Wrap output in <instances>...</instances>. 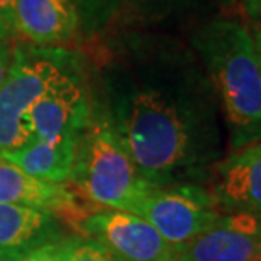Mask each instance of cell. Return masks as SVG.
I'll return each instance as SVG.
<instances>
[{"label": "cell", "mask_w": 261, "mask_h": 261, "mask_svg": "<svg viewBox=\"0 0 261 261\" xmlns=\"http://www.w3.org/2000/svg\"><path fill=\"white\" fill-rule=\"evenodd\" d=\"M81 19V37L96 39L113 27L123 0H74Z\"/></svg>", "instance_id": "5bb4252c"}, {"label": "cell", "mask_w": 261, "mask_h": 261, "mask_svg": "<svg viewBox=\"0 0 261 261\" xmlns=\"http://www.w3.org/2000/svg\"><path fill=\"white\" fill-rule=\"evenodd\" d=\"M69 180L94 204L128 213H135L138 204L153 189L140 175L93 101L88 123L77 137Z\"/></svg>", "instance_id": "3957f363"}, {"label": "cell", "mask_w": 261, "mask_h": 261, "mask_svg": "<svg viewBox=\"0 0 261 261\" xmlns=\"http://www.w3.org/2000/svg\"><path fill=\"white\" fill-rule=\"evenodd\" d=\"M175 261H261V216L223 213L209 229L177 251Z\"/></svg>", "instance_id": "52a82bcc"}, {"label": "cell", "mask_w": 261, "mask_h": 261, "mask_svg": "<svg viewBox=\"0 0 261 261\" xmlns=\"http://www.w3.org/2000/svg\"><path fill=\"white\" fill-rule=\"evenodd\" d=\"M74 236H64L58 241L44 244L19 261H68V253Z\"/></svg>", "instance_id": "2e32d148"}, {"label": "cell", "mask_w": 261, "mask_h": 261, "mask_svg": "<svg viewBox=\"0 0 261 261\" xmlns=\"http://www.w3.org/2000/svg\"><path fill=\"white\" fill-rule=\"evenodd\" d=\"M14 36L37 47H66L81 39V19L74 0H17Z\"/></svg>", "instance_id": "ba28073f"}, {"label": "cell", "mask_w": 261, "mask_h": 261, "mask_svg": "<svg viewBox=\"0 0 261 261\" xmlns=\"http://www.w3.org/2000/svg\"><path fill=\"white\" fill-rule=\"evenodd\" d=\"M209 189L223 213L246 211L261 216V142L232 150L211 170Z\"/></svg>", "instance_id": "9c48e42d"}, {"label": "cell", "mask_w": 261, "mask_h": 261, "mask_svg": "<svg viewBox=\"0 0 261 261\" xmlns=\"http://www.w3.org/2000/svg\"><path fill=\"white\" fill-rule=\"evenodd\" d=\"M68 236L49 211L0 204V261H19L44 244Z\"/></svg>", "instance_id": "30bf717a"}, {"label": "cell", "mask_w": 261, "mask_h": 261, "mask_svg": "<svg viewBox=\"0 0 261 261\" xmlns=\"http://www.w3.org/2000/svg\"><path fill=\"white\" fill-rule=\"evenodd\" d=\"M232 4L234 0H123L113 25H159L169 20L187 19L207 12H221L229 9Z\"/></svg>", "instance_id": "7c38bea8"}, {"label": "cell", "mask_w": 261, "mask_h": 261, "mask_svg": "<svg viewBox=\"0 0 261 261\" xmlns=\"http://www.w3.org/2000/svg\"><path fill=\"white\" fill-rule=\"evenodd\" d=\"M68 261H120L115 254L98 241L86 236H74L71 243Z\"/></svg>", "instance_id": "9a60e30c"}, {"label": "cell", "mask_w": 261, "mask_h": 261, "mask_svg": "<svg viewBox=\"0 0 261 261\" xmlns=\"http://www.w3.org/2000/svg\"><path fill=\"white\" fill-rule=\"evenodd\" d=\"M77 58L66 47H37L19 42L0 88V157L7 159L32 143L29 116L34 105Z\"/></svg>", "instance_id": "277c9868"}, {"label": "cell", "mask_w": 261, "mask_h": 261, "mask_svg": "<svg viewBox=\"0 0 261 261\" xmlns=\"http://www.w3.org/2000/svg\"><path fill=\"white\" fill-rule=\"evenodd\" d=\"M14 46L10 41H0V88H2L5 77L9 74L10 64H12Z\"/></svg>", "instance_id": "e0dca14e"}, {"label": "cell", "mask_w": 261, "mask_h": 261, "mask_svg": "<svg viewBox=\"0 0 261 261\" xmlns=\"http://www.w3.org/2000/svg\"><path fill=\"white\" fill-rule=\"evenodd\" d=\"M218 96L232 150L261 142V71L253 32L241 20L218 15L191 34Z\"/></svg>", "instance_id": "7a4b0ae2"}, {"label": "cell", "mask_w": 261, "mask_h": 261, "mask_svg": "<svg viewBox=\"0 0 261 261\" xmlns=\"http://www.w3.org/2000/svg\"><path fill=\"white\" fill-rule=\"evenodd\" d=\"M17 0H0V17L14 34V10Z\"/></svg>", "instance_id": "d6986e66"}, {"label": "cell", "mask_w": 261, "mask_h": 261, "mask_svg": "<svg viewBox=\"0 0 261 261\" xmlns=\"http://www.w3.org/2000/svg\"><path fill=\"white\" fill-rule=\"evenodd\" d=\"M140 218L148 221L177 251L209 229L223 211L209 189L201 184L153 187L138 204Z\"/></svg>", "instance_id": "5b68a950"}, {"label": "cell", "mask_w": 261, "mask_h": 261, "mask_svg": "<svg viewBox=\"0 0 261 261\" xmlns=\"http://www.w3.org/2000/svg\"><path fill=\"white\" fill-rule=\"evenodd\" d=\"M91 101L153 187L201 184L221 157V107L197 54L175 37L123 31L85 58Z\"/></svg>", "instance_id": "6da1fadb"}, {"label": "cell", "mask_w": 261, "mask_h": 261, "mask_svg": "<svg viewBox=\"0 0 261 261\" xmlns=\"http://www.w3.org/2000/svg\"><path fill=\"white\" fill-rule=\"evenodd\" d=\"M77 138H64L54 142H37L5 160L17 165L25 174L39 180L63 184L69 180L76 155Z\"/></svg>", "instance_id": "4fadbf2b"}, {"label": "cell", "mask_w": 261, "mask_h": 261, "mask_svg": "<svg viewBox=\"0 0 261 261\" xmlns=\"http://www.w3.org/2000/svg\"><path fill=\"white\" fill-rule=\"evenodd\" d=\"M243 9L254 25L261 27V0H243Z\"/></svg>", "instance_id": "ac0fdd59"}, {"label": "cell", "mask_w": 261, "mask_h": 261, "mask_svg": "<svg viewBox=\"0 0 261 261\" xmlns=\"http://www.w3.org/2000/svg\"><path fill=\"white\" fill-rule=\"evenodd\" d=\"M86 238L108 248L120 261H175L177 249L155 227L128 211H99L80 223Z\"/></svg>", "instance_id": "8992f818"}, {"label": "cell", "mask_w": 261, "mask_h": 261, "mask_svg": "<svg viewBox=\"0 0 261 261\" xmlns=\"http://www.w3.org/2000/svg\"><path fill=\"white\" fill-rule=\"evenodd\" d=\"M12 36H14L12 31L9 29V25L2 20V17H0V41H10Z\"/></svg>", "instance_id": "ffe728a7"}, {"label": "cell", "mask_w": 261, "mask_h": 261, "mask_svg": "<svg viewBox=\"0 0 261 261\" xmlns=\"http://www.w3.org/2000/svg\"><path fill=\"white\" fill-rule=\"evenodd\" d=\"M253 39H254V46H256L258 61H259V71H261V27H256V29H254Z\"/></svg>", "instance_id": "44dd1931"}, {"label": "cell", "mask_w": 261, "mask_h": 261, "mask_svg": "<svg viewBox=\"0 0 261 261\" xmlns=\"http://www.w3.org/2000/svg\"><path fill=\"white\" fill-rule=\"evenodd\" d=\"M0 204L24 205L59 214L77 211L74 194L63 184L39 180L0 157Z\"/></svg>", "instance_id": "8fae6325"}]
</instances>
